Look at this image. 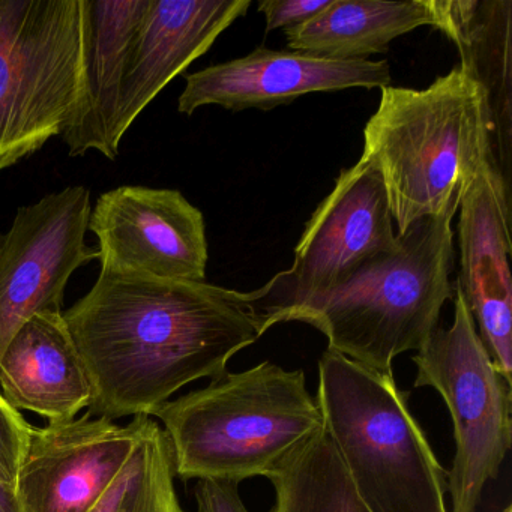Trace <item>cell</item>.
I'll return each instance as SVG.
<instances>
[{
	"label": "cell",
	"instance_id": "obj_1",
	"mask_svg": "<svg viewBox=\"0 0 512 512\" xmlns=\"http://www.w3.org/2000/svg\"><path fill=\"white\" fill-rule=\"evenodd\" d=\"M62 316L91 380L89 413L112 421L154 415L262 337L245 293L110 271Z\"/></svg>",
	"mask_w": 512,
	"mask_h": 512
},
{
	"label": "cell",
	"instance_id": "obj_2",
	"mask_svg": "<svg viewBox=\"0 0 512 512\" xmlns=\"http://www.w3.org/2000/svg\"><path fill=\"white\" fill-rule=\"evenodd\" d=\"M362 155L382 176L398 233L454 218L476 173L496 163L484 89L460 65L422 91L383 88Z\"/></svg>",
	"mask_w": 512,
	"mask_h": 512
},
{
	"label": "cell",
	"instance_id": "obj_3",
	"mask_svg": "<svg viewBox=\"0 0 512 512\" xmlns=\"http://www.w3.org/2000/svg\"><path fill=\"white\" fill-rule=\"evenodd\" d=\"M154 416L169 437L178 478L235 485L268 476L325 428L304 371L271 361L226 371Z\"/></svg>",
	"mask_w": 512,
	"mask_h": 512
},
{
	"label": "cell",
	"instance_id": "obj_4",
	"mask_svg": "<svg viewBox=\"0 0 512 512\" xmlns=\"http://www.w3.org/2000/svg\"><path fill=\"white\" fill-rule=\"evenodd\" d=\"M451 217L422 218L397 233L394 248L362 265L340 286L289 314L319 329L329 349L392 373L401 353L418 352L439 328L454 287Z\"/></svg>",
	"mask_w": 512,
	"mask_h": 512
},
{
	"label": "cell",
	"instance_id": "obj_5",
	"mask_svg": "<svg viewBox=\"0 0 512 512\" xmlns=\"http://www.w3.org/2000/svg\"><path fill=\"white\" fill-rule=\"evenodd\" d=\"M317 404L326 433L370 512H448V472L407 407L392 373L328 349Z\"/></svg>",
	"mask_w": 512,
	"mask_h": 512
},
{
	"label": "cell",
	"instance_id": "obj_6",
	"mask_svg": "<svg viewBox=\"0 0 512 512\" xmlns=\"http://www.w3.org/2000/svg\"><path fill=\"white\" fill-rule=\"evenodd\" d=\"M80 77L82 0H0V172L62 136Z\"/></svg>",
	"mask_w": 512,
	"mask_h": 512
},
{
	"label": "cell",
	"instance_id": "obj_7",
	"mask_svg": "<svg viewBox=\"0 0 512 512\" xmlns=\"http://www.w3.org/2000/svg\"><path fill=\"white\" fill-rule=\"evenodd\" d=\"M454 293V323L437 328L412 361L418 368L415 388L436 389L454 422L452 512H475L485 484L497 478L511 449L512 383L494 367L463 296Z\"/></svg>",
	"mask_w": 512,
	"mask_h": 512
},
{
	"label": "cell",
	"instance_id": "obj_8",
	"mask_svg": "<svg viewBox=\"0 0 512 512\" xmlns=\"http://www.w3.org/2000/svg\"><path fill=\"white\" fill-rule=\"evenodd\" d=\"M397 244L382 176L361 160L343 170L317 206L295 248V260L265 286L245 293L259 334L290 313L340 286L362 265Z\"/></svg>",
	"mask_w": 512,
	"mask_h": 512
},
{
	"label": "cell",
	"instance_id": "obj_9",
	"mask_svg": "<svg viewBox=\"0 0 512 512\" xmlns=\"http://www.w3.org/2000/svg\"><path fill=\"white\" fill-rule=\"evenodd\" d=\"M91 193L82 185L22 206L0 238V358L35 314L62 313L71 275L98 259L86 244Z\"/></svg>",
	"mask_w": 512,
	"mask_h": 512
},
{
	"label": "cell",
	"instance_id": "obj_10",
	"mask_svg": "<svg viewBox=\"0 0 512 512\" xmlns=\"http://www.w3.org/2000/svg\"><path fill=\"white\" fill-rule=\"evenodd\" d=\"M88 230L101 271L170 281H205V218L179 191L115 188L98 197Z\"/></svg>",
	"mask_w": 512,
	"mask_h": 512
},
{
	"label": "cell",
	"instance_id": "obj_11",
	"mask_svg": "<svg viewBox=\"0 0 512 512\" xmlns=\"http://www.w3.org/2000/svg\"><path fill=\"white\" fill-rule=\"evenodd\" d=\"M151 416L128 425L91 413L34 427L14 493L23 512H91L139 445Z\"/></svg>",
	"mask_w": 512,
	"mask_h": 512
},
{
	"label": "cell",
	"instance_id": "obj_12",
	"mask_svg": "<svg viewBox=\"0 0 512 512\" xmlns=\"http://www.w3.org/2000/svg\"><path fill=\"white\" fill-rule=\"evenodd\" d=\"M511 188L496 163L476 173L458 218L461 293L494 367L512 383Z\"/></svg>",
	"mask_w": 512,
	"mask_h": 512
},
{
	"label": "cell",
	"instance_id": "obj_13",
	"mask_svg": "<svg viewBox=\"0 0 512 512\" xmlns=\"http://www.w3.org/2000/svg\"><path fill=\"white\" fill-rule=\"evenodd\" d=\"M185 82L178 110L193 115L205 106L268 112L314 92L388 88L392 76L385 61H340L259 47L244 58L190 74Z\"/></svg>",
	"mask_w": 512,
	"mask_h": 512
},
{
	"label": "cell",
	"instance_id": "obj_14",
	"mask_svg": "<svg viewBox=\"0 0 512 512\" xmlns=\"http://www.w3.org/2000/svg\"><path fill=\"white\" fill-rule=\"evenodd\" d=\"M251 0H148L125 61L118 137L152 100L244 17Z\"/></svg>",
	"mask_w": 512,
	"mask_h": 512
},
{
	"label": "cell",
	"instance_id": "obj_15",
	"mask_svg": "<svg viewBox=\"0 0 512 512\" xmlns=\"http://www.w3.org/2000/svg\"><path fill=\"white\" fill-rule=\"evenodd\" d=\"M148 0H82V77L62 137L71 157L97 151L116 160L119 100L128 47Z\"/></svg>",
	"mask_w": 512,
	"mask_h": 512
},
{
	"label": "cell",
	"instance_id": "obj_16",
	"mask_svg": "<svg viewBox=\"0 0 512 512\" xmlns=\"http://www.w3.org/2000/svg\"><path fill=\"white\" fill-rule=\"evenodd\" d=\"M0 394L17 412L49 422L91 406V380L62 313L35 314L11 338L0 358Z\"/></svg>",
	"mask_w": 512,
	"mask_h": 512
},
{
	"label": "cell",
	"instance_id": "obj_17",
	"mask_svg": "<svg viewBox=\"0 0 512 512\" xmlns=\"http://www.w3.org/2000/svg\"><path fill=\"white\" fill-rule=\"evenodd\" d=\"M431 8V28L455 44L460 67L484 89L494 160L503 181L511 188L512 2L431 0Z\"/></svg>",
	"mask_w": 512,
	"mask_h": 512
},
{
	"label": "cell",
	"instance_id": "obj_18",
	"mask_svg": "<svg viewBox=\"0 0 512 512\" xmlns=\"http://www.w3.org/2000/svg\"><path fill=\"white\" fill-rule=\"evenodd\" d=\"M433 22L431 0H332L319 16L284 35L292 52L355 61L386 53L392 41Z\"/></svg>",
	"mask_w": 512,
	"mask_h": 512
},
{
	"label": "cell",
	"instance_id": "obj_19",
	"mask_svg": "<svg viewBox=\"0 0 512 512\" xmlns=\"http://www.w3.org/2000/svg\"><path fill=\"white\" fill-rule=\"evenodd\" d=\"M266 478L275 490L272 512H370L325 428Z\"/></svg>",
	"mask_w": 512,
	"mask_h": 512
},
{
	"label": "cell",
	"instance_id": "obj_20",
	"mask_svg": "<svg viewBox=\"0 0 512 512\" xmlns=\"http://www.w3.org/2000/svg\"><path fill=\"white\" fill-rule=\"evenodd\" d=\"M172 446L149 418L139 445L91 512H182Z\"/></svg>",
	"mask_w": 512,
	"mask_h": 512
},
{
	"label": "cell",
	"instance_id": "obj_21",
	"mask_svg": "<svg viewBox=\"0 0 512 512\" xmlns=\"http://www.w3.org/2000/svg\"><path fill=\"white\" fill-rule=\"evenodd\" d=\"M32 425L0 394V481L14 488Z\"/></svg>",
	"mask_w": 512,
	"mask_h": 512
},
{
	"label": "cell",
	"instance_id": "obj_22",
	"mask_svg": "<svg viewBox=\"0 0 512 512\" xmlns=\"http://www.w3.org/2000/svg\"><path fill=\"white\" fill-rule=\"evenodd\" d=\"M332 0H263L260 13L266 19V32L283 29L284 32L299 28L319 16L331 5Z\"/></svg>",
	"mask_w": 512,
	"mask_h": 512
},
{
	"label": "cell",
	"instance_id": "obj_23",
	"mask_svg": "<svg viewBox=\"0 0 512 512\" xmlns=\"http://www.w3.org/2000/svg\"><path fill=\"white\" fill-rule=\"evenodd\" d=\"M194 493L199 512H250L239 496L238 485L230 482L199 481Z\"/></svg>",
	"mask_w": 512,
	"mask_h": 512
},
{
	"label": "cell",
	"instance_id": "obj_24",
	"mask_svg": "<svg viewBox=\"0 0 512 512\" xmlns=\"http://www.w3.org/2000/svg\"><path fill=\"white\" fill-rule=\"evenodd\" d=\"M0 512H23L14 488L0 481Z\"/></svg>",
	"mask_w": 512,
	"mask_h": 512
},
{
	"label": "cell",
	"instance_id": "obj_25",
	"mask_svg": "<svg viewBox=\"0 0 512 512\" xmlns=\"http://www.w3.org/2000/svg\"><path fill=\"white\" fill-rule=\"evenodd\" d=\"M503 512H512L511 506H506L505 511Z\"/></svg>",
	"mask_w": 512,
	"mask_h": 512
},
{
	"label": "cell",
	"instance_id": "obj_26",
	"mask_svg": "<svg viewBox=\"0 0 512 512\" xmlns=\"http://www.w3.org/2000/svg\"><path fill=\"white\" fill-rule=\"evenodd\" d=\"M182 512H185V511H182Z\"/></svg>",
	"mask_w": 512,
	"mask_h": 512
}]
</instances>
